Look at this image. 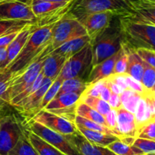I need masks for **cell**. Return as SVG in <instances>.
I'll return each instance as SVG.
<instances>
[{"label":"cell","mask_w":155,"mask_h":155,"mask_svg":"<svg viewBox=\"0 0 155 155\" xmlns=\"http://www.w3.org/2000/svg\"><path fill=\"white\" fill-rule=\"evenodd\" d=\"M152 7H155V0H77L69 14L77 18L87 14L109 11L117 18H126Z\"/></svg>","instance_id":"1"},{"label":"cell","mask_w":155,"mask_h":155,"mask_svg":"<svg viewBox=\"0 0 155 155\" xmlns=\"http://www.w3.org/2000/svg\"><path fill=\"white\" fill-rule=\"evenodd\" d=\"M53 26L54 24L37 27L33 32L19 54L3 70L10 71L12 74L24 70L40 54L50 42Z\"/></svg>","instance_id":"2"},{"label":"cell","mask_w":155,"mask_h":155,"mask_svg":"<svg viewBox=\"0 0 155 155\" xmlns=\"http://www.w3.org/2000/svg\"><path fill=\"white\" fill-rule=\"evenodd\" d=\"M119 25L123 43L129 49L135 50L148 48L154 50L155 24L119 18Z\"/></svg>","instance_id":"3"},{"label":"cell","mask_w":155,"mask_h":155,"mask_svg":"<svg viewBox=\"0 0 155 155\" xmlns=\"http://www.w3.org/2000/svg\"><path fill=\"white\" fill-rule=\"evenodd\" d=\"M90 43L92 46V67L111 57L122 48L123 40L119 24L117 27L112 28L111 23L104 33Z\"/></svg>","instance_id":"4"},{"label":"cell","mask_w":155,"mask_h":155,"mask_svg":"<svg viewBox=\"0 0 155 155\" xmlns=\"http://www.w3.org/2000/svg\"><path fill=\"white\" fill-rule=\"evenodd\" d=\"M76 2H55L43 0H32L31 9L36 18V27L50 25L58 21L71 11Z\"/></svg>","instance_id":"5"},{"label":"cell","mask_w":155,"mask_h":155,"mask_svg":"<svg viewBox=\"0 0 155 155\" xmlns=\"http://www.w3.org/2000/svg\"><path fill=\"white\" fill-rule=\"evenodd\" d=\"M92 46L91 43H89L81 50L67 59L58 78L62 81L80 78L86 81L92 68Z\"/></svg>","instance_id":"6"},{"label":"cell","mask_w":155,"mask_h":155,"mask_svg":"<svg viewBox=\"0 0 155 155\" xmlns=\"http://www.w3.org/2000/svg\"><path fill=\"white\" fill-rule=\"evenodd\" d=\"M84 35H86L84 27L77 18L68 12L54 24L51 30V48L54 50L65 42Z\"/></svg>","instance_id":"7"},{"label":"cell","mask_w":155,"mask_h":155,"mask_svg":"<svg viewBox=\"0 0 155 155\" xmlns=\"http://www.w3.org/2000/svg\"><path fill=\"white\" fill-rule=\"evenodd\" d=\"M29 131L40 137L64 154L81 155L75 147L71 145L64 135L43 126L35 120L31 119L29 122Z\"/></svg>","instance_id":"8"},{"label":"cell","mask_w":155,"mask_h":155,"mask_svg":"<svg viewBox=\"0 0 155 155\" xmlns=\"http://www.w3.org/2000/svg\"><path fill=\"white\" fill-rule=\"evenodd\" d=\"M24 131L13 115H5L0 119V155L8 154Z\"/></svg>","instance_id":"9"},{"label":"cell","mask_w":155,"mask_h":155,"mask_svg":"<svg viewBox=\"0 0 155 155\" xmlns=\"http://www.w3.org/2000/svg\"><path fill=\"white\" fill-rule=\"evenodd\" d=\"M32 0H0V19L34 21Z\"/></svg>","instance_id":"10"},{"label":"cell","mask_w":155,"mask_h":155,"mask_svg":"<svg viewBox=\"0 0 155 155\" xmlns=\"http://www.w3.org/2000/svg\"><path fill=\"white\" fill-rule=\"evenodd\" d=\"M115 17L113 12L106 11L82 15L77 19L84 27L86 34L92 41L105 32Z\"/></svg>","instance_id":"11"},{"label":"cell","mask_w":155,"mask_h":155,"mask_svg":"<svg viewBox=\"0 0 155 155\" xmlns=\"http://www.w3.org/2000/svg\"><path fill=\"white\" fill-rule=\"evenodd\" d=\"M32 119L64 135H71L77 131L74 122L43 109L39 110Z\"/></svg>","instance_id":"12"},{"label":"cell","mask_w":155,"mask_h":155,"mask_svg":"<svg viewBox=\"0 0 155 155\" xmlns=\"http://www.w3.org/2000/svg\"><path fill=\"white\" fill-rule=\"evenodd\" d=\"M64 136L81 155H117L107 147L95 145L88 141L77 130L74 134Z\"/></svg>","instance_id":"13"},{"label":"cell","mask_w":155,"mask_h":155,"mask_svg":"<svg viewBox=\"0 0 155 155\" xmlns=\"http://www.w3.org/2000/svg\"><path fill=\"white\" fill-rule=\"evenodd\" d=\"M53 81L54 80L52 79L44 77L39 88L35 92L30 94L29 97H26L24 100L20 102L15 107L22 112L34 113L36 115L40 110L39 106H40L41 101H42L44 94H45L48 88L52 84Z\"/></svg>","instance_id":"14"},{"label":"cell","mask_w":155,"mask_h":155,"mask_svg":"<svg viewBox=\"0 0 155 155\" xmlns=\"http://www.w3.org/2000/svg\"><path fill=\"white\" fill-rule=\"evenodd\" d=\"M36 28L37 27L36 25V23H30V24H27L22 30H20L15 39L7 46V58L5 63L3 64L2 70L5 69L19 54L33 32Z\"/></svg>","instance_id":"15"},{"label":"cell","mask_w":155,"mask_h":155,"mask_svg":"<svg viewBox=\"0 0 155 155\" xmlns=\"http://www.w3.org/2000/svg\"><path fill=\"white\" fill-rule=\"evenodd\" d=\"M120 52L121 49L119 52H117L111 57L105 59L95 66H92L86 79V83L87 84V85L106 78L110 74H112L115 62H116L117 59L119 57Z\"/></svg>","instance_id":"16"},{"label":"cell","mask_w":155,"mask_h":155,"mask_svg":"<svg viewBox=\"0 0 155 155\" xmlns=\"http://www.w3.org/2000/svg\"><path fill=\"white\" fill-rule=\"evenodd\" d=\"M117 131L120 136V139L124 136L136 138L137 131L134 114L124 107L117 110Z\"/></svg>","instance_id":"17"},{"label":"cell","mask_w":155,"mask_h":155,"mask_svg":"<svg viewBox=\"0 0 155 155\" xmlns=\"http://www.w3.org/2000/svg\"><path fill=\"white\" fill-rule=\"evenodd\" d=\"M66 60L64 56L51 51L45 57L41 71L45 78L54 80L60 74Z\"/></svg>","instance_id":"18"},{"label":"cell","mask_w":155,"mask_h":155,"mask_svg":"<svg viewBox=\"0 0 155 155\" xmlns=\"http://www.w3.org/2000/svg\"><path fill=\"white\" fill-rule=\"evenodd\" d=\"M90 42V37L86 34L84 35V36L74 38V39L71 40L68 42H65L64 43L61 44L60 46L52 50V52L61 55V56H64L68 59L71 56H72L73 55L81 50L86 44Z\"/></svg>","instance_id":"19"},{"label":"cell","mask_w":155,"mask_h":155,"mask_svg":"<svg viewBox=\"0 0 155 155\" xmlns=\"http://www.w3.org/2000/svg\"><path fill=\"white\" fill-rule=\"evenodd\" d=\"M77 130L92 144L95 145L101 146V147H107L108 144L114 141L119 139L116 135H111V134L104 133V132H97V131L89 130L85 128L80 127V126H76Z\"/></svg>","instance_id":"20"},{"label":"cell","mask_w":155,"mask_h":155,"mask_svg":"<svg viewBox=\"0 0 155 155\" xmlns=\"http://www.w3.org/2000/svg\"><path fill=\"white\" fill-rule=\"evenodd\" d=\"M29 141L39 155H65L33 132L27 130Z\"/></svg>","instance_id":"21"},{"label":"cell","mask_w":155,"mask_h":155,"mask_svg":"<svg viewBox=\"0 0 155 155\" xmlns=\"http://www.w3.org/2000/svg\"><path fill=\"white\" fill-rule=\"evenodd\" d=\"M80 96L81 95L75 93H66V94H60L52 99L43 109L51 111L74 106L77 104V102L80 100Z\"/></svg>","instance_id":"22"},{"label":"cell","mask_w":155,"mask_h":155,"mask_svg":"<svg viewBox=\"0 0 155 155\" xmlns=\"http://www.w3.org/2000/svg\"><path fill=\"white\" fill-rule=\"evenodd\" d=\"M143 72L144 66L142 60L136 54L134 50L128 48V64L126 74L141 81Z\"/></svg>","instance_id":"23"},{"label":"cell","mask_w":155,"mask_h":155,"mask_svg":"<svg viewBox=\"0 0 155 155\" xmlns=\"http://www.w3.org/2000/svg\"><path fill=\"white\" fill-rule=\"evenodd\" d=\"M76 114L77 115H80V116L86 119L95 122L98 124H100L107 128L104 116H103L102 115L98 113L97 111L92 109V107L86 105V103L80 101V100L77 102V106H76Z\"/></svg>","instance_id":"24"},{"label":"cell","mask_w":155,"mask_h":155,"mask_svg":"<svg viewBox=\"0 0 155 155\" xmlns=\"http://www.w3.org/2000/svg\"><path fill=\"white\" fill-rule=\"evenodd\" d=\"M87 84L85 80L80 78H70L64 80L60 87L57 95L58 96L66 93H75L81 95L86 90Z\"/></svg>","instance_id":"25"},{"label":"cell","mask_w":155,"mask_h":155,"mask_svg":"<svg viewBox=\"0 0 155 155\" xmlns=\"http://www.w3.org/2000/svg\"><path fill=\"white\" fill-rule=\"evenodd\" d=\"M109 150L117 155H145L140 149L133 145H129L122 142L120 139L110 143L107 146Z\"/></svg>","instance_id":"26"},{"label":"cell","mask_w":155,"mask_h":155,"mask_svg":"<svg viewBox=\"0 0 155 155\" xmlns=\"http://www.w3.org/2000/svg\"><path fill=\"white\" fill-rule=\"evenodd\" d=\"M8 155H39L29 141L27 130H24L18 142Z\"/></svg>","instance_id":"27"},{"label":"cell","mask_w":155,"mask_h":155,"mask_svg":"<svg viewBox=\"0 0 155 155\" xmlns=\"http://www.w3.org/2000/svg\"><path fill=\"white\" fill-rule=\"evenodd\" d=\"M120 97V100L122 103V107L134 114L142 95L129 88V89L124 90Z\"/></svg>","instance_id":"28"},{"label":"cell","mask_w":155,"mask_h":155,"mask_svg":"<svg viewBox=\"0 0 155 155\" xmlns=\"http://www.w3.org/2000/svg\"><path fill=\"white\" fill-rule=\"evenodd\" d=\"M135 116V122H136V131L149 122L150 120L154 119L155 118H152L150 115V112L148 111V107H147L146 103L145 100L143 97H141L139 100V103H138L137 107H136V111L134 113Z\"/></svg>","instance_id":"29"},{"label":"cell","mask_w":155,"mask_h":155,"mask_svg":"<svg viewBox=\"0 0 155 155\" xmlns=\"http://www.w3.org/2000/svg\"><path fill=\"white\" fill-rule=\"evenodd\" d=\"M80 101L86 103L89 106L92 107L95 111L102 115L103 116L106 115L109 111L111 109L110 106H109L108 103L104 100H101L99 97H89V96H80Z\"/></svg>","instance_id":"30"},{"label":"cell","mask_w":155,"mask_h":155,"mask_svg":"<svg viewBox=\"0 0 155 155\" xmlns=\"http://www.w3.org/2000/svg\"><path fill=\"white\" fill-rule=\"evenodd\" d=\"M144 72L142 74L141 83L146 93H153L155 90V69L148 63L142 61Z\"/></svg>","instance_id":"31"},{"label":"cell","mask_w":155,"mask_h":155,"mask_svg":"<svg viewBox=\"0 0 155 155\" xmlns=\"http://www.w3.org/2000/svg\"><path fill=\"white\" fill-rule=\"evenodd\" d=\"M44 77H45V76L43 75L42 72L41 71V72L38 74L37 77L36 78V79L33 81V83H32L28 88H26L24 91H23L22 92H21L20 94H18V95L15 96L13 99H12V100L9 101L8 104H10L11 106H16L20 102H21L23 100H24L26 97H29L30 94H32L33 92H35V91L39 88V87L40 86Z\"/></svg>","instance_id":"32"},{"label":"cell","mask_w":155,"mask_h":155,"mask_svg":"<svg viewBox=\"0 0 155 155\" xmlns=\"http://www.w3.org/2000/svg\"><path fill=\"white\" fill-rule=\"evenodd\" d=\"M36 23L34 21H19V20H1L0 19V36L13 32L20 31L27 24Z\"/></svg>","instance_id":"33"},{"label":"cell","mask_w":155,"mask_h":155,"mask_svg":"<svg viewBox=\"0 0 155 155\" xmlns=\"http://www.w3.org/2000/svg\"><path fill=\"white\" fill-rule=\"evenodd\" d=\"M74 124H75V126H80V127L85 128V129H89V130L97 131V132L111 134V135H114V133L108 128L105 127L104 126H101L100 124H98V123L91 121V120L86 119L80 116V115H76L75 119H74Z\"/></svg>","instance_id":"34"},{"label":"cell","mask_w":155,"mask_h":155,"mask_svg":"<svg viewBox=\"0 0 155 155\" xmlns=\"http://www.w3.org/2000/svg\"><path fill=\"white\" fill-rule=\"evenodd\" d=\"M13 79L12 73L6 70H0V110L4 108L7 102L5 99V94Z\"/></svg>","instance_id":"35"},{"label":"cell","mask_w":155,"mask_h":155,"mask_svg":"<svg viewBox=\"0 0 155 155\" xmlns=\"http://www.w3.org/2000/svg\"><path fill=\"white\" fill-rule=\"evenodd\" d=\"M127 64H128V47L123 43L120 54L115 62L112 74H126Z\"/></svg>","instance_id":"36"},{"label":"cell","mask_w":155,"mask_h":155,"mask_svg":"<svg viewBox=\"0 0 155 155\" xmlns=\"http://www.w3.org/2000/svg\"><path fill=\"white\" fill-rule=\"evenodd\" d=\"M62 81H63L61 79L57 78L56 79H54L53 81L52 84L50 85L49 88H48V90L46 91L45 94H44L43 98H42V101H41L40 106H39V109H42L45 107L47 104L51 101L52 99H54V97L57 95L59 89H60V87L61 85Z\"/></svg>","instance_id":"37"},{"label":"cell","mask_w":155,"mask_h":155,"mask_svg":"<svg viewBox=\"0 0 155 155\" xmlns=\"http://www.w3.org/2000/svg\"><path fill=\"white\" fill-rule=\"evenodd\" d=\"M136 138L155 141V119L150 120L138 129Z\"/></svg>","instance_id":"38"},{"label":"cell","mask_w":155,"mask_h":155,"mask_svg":"<svg viewBox=\"0 0 155 155\" xmlns=\"http://www.w3.org/2000/svg\"><path fill=\"white\" fill-rule=\"evenodd\" d=\"M133 145L140 149L145 154H155V141L136 138Z\"/></svg>","instance_id":"39"},{"label":"cell","mask_w":155,"mask_h":155,"mask_svg":"<svg viewBox=\"0 0 155 155\" xmlns=\"http://www.w3.org/2000/svg\"><path fill=\"white\" fill-rule=\"evenodd\" d=\"M139 57L148 63L153 68H155V51L148 48H137L135 50Z\"/></svg>","instance_id":"40"},{"label":"cell","mask_w":155,"mask_h":155,"mask_svg":"<svg viewBox=\"0 0 155 155\" xmlns=\"http://www.w3.org/2000/svg\"><path fill=\"white\" fill-rule=\"evenodd\" d=\"M105 79H102V80H100L98 81L95 82V83L87 85L86 90L83 91V93L81 95L99 97L100 93H101V90H102L103 87L105 85Z\"/></svg>","instance_id":"41"},{"label":"cell","mask_w":155,"mask_h":155,"mask_svg":"<svg viewBox=\"0 0 155 155\" xmlns=\"http://www.w3.org/2000/svg\"><path fill=\"white\" fill-rule=\"evenodd\" d=\"M106 123L108 129H110L112 132L114 133V135L118 137L120 139L119 133L117 131V110L115 109H110L105 115H104Z\"/></svg>","instance_id":"42"},{"label":"cell","mask_w":155,"mask_h":155,"mask_svg":"<svg viewBox=\"0 0 155 155\" xmlns=\"http://www.w3.org/2000/svg\"><path fill=\"white\" fill-rule=\"evenodd\" d=\"M125 78L130 89L135 91V92L139 93L141 95H143V94H145V90H144V88L143 86H142L141 81L136 80V79L133 78V77H131V76L128 75V74H125Z\"/></svg>","instance_id":"43"},{"label":"cell","mask_w":155,"mask_h":155,"mask_svg":"<svg viewBox=\"0 0 155 155\" xmlns=\"http://www.w3.org/2000/svg\"><path fill=\"white\" fill-rule=\"evenodd\" d=\"M108 80L114 82L115 84L120 86L124 90L129 89L128 84H127V80L125 78V74H110V76L107 78Z\"/></svg>","instance_id":"44"},{"label":"cell","mask_w":155,"mask_h":155,"mask_svg":"<svg viewBox=\"0 0 155 155\" xmlns=\"http://www.w3.org/2000/svg\"><path fill=\"white\" fill-rule=\"evenodd\" d=\"M107 103H108L109 106H110V108H111L112 109L117 110L120 108L122 107V103H121L120 97V95H118V94H114V93H111Z\"/></svg>","instance_id":"45"},{"label":"cell","mask_w":155,"mask_h":155,"mask_svg":"<svg viewBox=\"0 0 155 155\" xmlns=\"http://www.w3.org/2000/svg\"><path fill=\"white\" fill-rule=\"evenodd\" d=\"M22 30V29H21ZM20 31L13 32V33H8V34L3 35L0 36V48L2 47H7L10 44V43L15 38Z\"/></svg>","instance_id":"46"},{"label":"cell","mask_w":155,"mask_h":155,"mask_svg":"<svg viewBox=\"0 0 155 155\" xmlns=\"http://www.w3.org/2000/svg\"><path fill=\"white\" fill-rule=\"evenodd\" d=\"M104 79H105L106 84H107V87H108L109 89L110 90L111 93L118 94V95H120V94H122L123 92H124V90L123 89V88H121L120 86H119L118 84H115L114 82H113V81H111L108 80L107 78H104Z\"/></svg>","instance_id":"47"},{"label":"cell","mask_w":155,"mask_h":155,"mask_svg":"<svg viewBox=\"0 0 155 155\" xmlns=\"http://www.w3.org/2000/svg\"><path fill=\"white\" fill-rule=\"evenodd\" d=\"M110 94H111V91H110V90L109 89V88L107 87V84H105V85L103 87L102 90H101V93H100L99 98H101V100H104V101L107 102L108 101L109 98H110Z\"/></svg>","instance_id":"48"},{"label":"cell","mask_w":155,"mask_h":155,"mask_svg":"<svg viewBox=\"0 0 155 155\" xmlns=\"http://www.w3.org/2000/svg\"><path fill=\"white\" fill-rule=\"evenodd\" d=\"M7 58V47L0 48V70H2L3 64Z\"/></svg>","instance_id":"49"},{"label":"cell","mask_w":155,"mask_h":155,"mask_svg":"<svg viewBox=\"0 0 155 155\" xmlns=\"http://www.w3.org/2000/svg\"><path fill=\"white\" fill-rule=\"evenodd\" d=\"M43 1L55 2H76L77 0H43Z\"/></svg>","instance_id":"50"},{"label":"cell","mask_w":155,"mask_h":155,"mask_svg":"<svg viewBox=\"0 0 155 155\" xmlns=\"http://www.w3.org/2000/svg\"><path fill=\"white\" fill-rule=\"evenodd\" d=\"M145 155H155V154H145Z\"/></svg>","instance_id":"51"}]
</instances>
